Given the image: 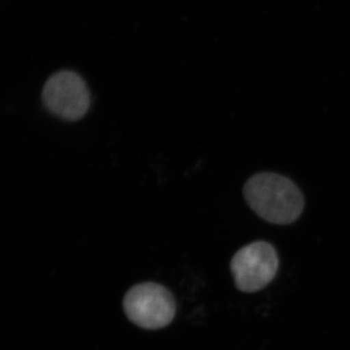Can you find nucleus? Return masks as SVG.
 I'll use <instances>...</instances> for the list:
<instances>
[{
	"label": "nucleus",
	"mask_w": 350,
	"mask_h": 350,
	"mask_svg": "<svg viewBox=\"0 0 350 350\" xmlns=\"http://www.w3.org/2000/svg\"><path fill=\"white\" fill-rule=\"evenodd\" d=\"M243 196L258 216L276 225L295 222L305 206L303 194L296 184L271 172L251 177L244 185Z\"/></svg>",
	"instance_id": "nucleus-1"
},
{
	"label": "nucleus",
	"mask_w": 350,
	"mask_h": 350,
	"mask_svg": "<svg viewBox=\"0 0 350 350\" xmlns=\"http://www.w3.org/2000/svg\"><path fill=\"white\" fill-rule=\"evenodd\" d=\"M124 312L135 325L159 330L172 323L176 314V301L167 287L156 282L133 285L123 300Z\"/></svg>",
	"instance_id": "nucleus-2"
},
{
	"label": "nucleus",
	"mask_w": 350,
	"mask_h": 350,
	"mask_svg": "<svg viewBox=\"0 0 350 350\" xmlns=\"http://www.w3.org/2000/svg\"><path fill=\"white\" fill-rule=\"evenodd\" d=\"M280 267L275 248L267 241L243 246L232 258L230 268L239 291L254 293L273 282Z\"/></svg>",
	"instance_id": "nucleus-3"
},
{
	"label": "nucleus",
	"mask_w": 350,
	"mask_h": 350,
	"mask_svg": "<svg viewBox=\"0 0 350 350\" xmlns=\"http://www.w3.org/2000/svg\"><path fill=\"white\" fill-rule=\"evenodd\" d=\"M44 107L64 121L83 118L91 107V94L81 76L73 71H59L51 76L42 91Z\"/></svg>",
	"instance_id": "nucleus-4"
}]
</instances>
